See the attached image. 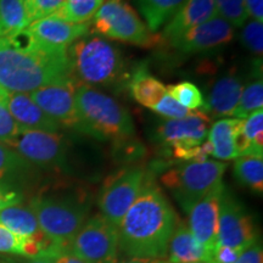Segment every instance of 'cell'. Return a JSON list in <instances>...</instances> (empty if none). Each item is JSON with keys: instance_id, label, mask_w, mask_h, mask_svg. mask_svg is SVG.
Instances as JSON below:
<instances>
[{"instance_id": "6da1fadb", "label": "cell", "mask_w": 263, "mask_h": 263, "mask_svg": "<svg viewBox=\"0 0 263 263\" xmlns=\"http://www.w3.org/2000/svg\"><path fill=\"white\" fill-rule=\"evenodd\" d=\"M177 215L159 186L145 179L143 189L118 226V246L128 257L163 259Z\"/></svg>"}, {"instance_id": "7a4b0ae2", "label": "cell", "mask_w": 263, "mask_h": 263, "mask_svg": "<svg viewBox=\"0 0 263 263\" xmlns=\"http://www.w3.org/2000/svg\"><path fill=\"white\" fill-rule=\"evenodd\" d=\"M72 77L67 50L42 47L26 31L0 38V88L11 93L32 91Z\"/></svg>"}, {"instance_id": "3957f363", "label": "cell", "mask_w": 263, "mask_h": 263, "mask_svg": "<svg viewBox=\"0 0 263 263\" xmlns=\"http://www.w3.org/2000/svg\"><path fill=\"white\" fill-rule=\"evenodd\" d=\"M81 133L100 140L124 141L136 136L133 118L115 99L78 84L74 91Z\"/></svg>"}, {"instance_id": "277c9868", "label": "cell", "mask_w": 263, "mask_h": 263, "mask_svg": "<svg viewBox=\"0 0 263 263\" xmlns=\"http://www.w3.org/2000/svg\"><path fill=\"white\" fill-rule=\"evenodd\" d=\"M72 77L81 84L111 85L123 76V60L112 43L84 35L67 49Z\"/></svg>"}, {"instance_id": "5b68a950", "label": "cell", "mask_w": 263, "mask_h": 263, "mask_svg": "<svg viewBox=\"0 0 263 263\" xmlns=\"http://www.w3.org/2000/svg\"><path fill=\"white\" fill-rule=\"evenodd\" d=\"M29 209L45 238L62 250H67L88 219L89 212V206L83 199L72 195L35 196L29 202Z\"/></svg>"}, {"instance_id": "8992f818", "label": "cell", "mask_w": 263, "mask_h": 263, "mask_svg": "<svg viewBox=\"0 0 263 263\" xmlns=\"http://www.w3.org/2000/svg\"><path fill=\"white\" fill-rule=\"evenodd\" d=\"M226 170L227 163L219 161H190L164 173L161 182L188 213L196 202L221 185Z\"/></svg>"}, {"instance_id": "52a82bcc", "label": "cell", "mask_w": 263, "mask_h": 263, "mask_svg": "<svg viewBox=\"0 0 263 263\" xmlns=\"http://www.w3.org/2000/svg\"><path fill=\"white\" fill-rule=\"evenodd\" d=\"M211 118L205 111H193L183 118L167 120L157 128L160 143L170 150L176 159L203 161L212 154L209 136Z\"/></svg>"}, {"instance_id": "ba28073f", "label": "cell", "mask_w": 263, "mask_h": 263, "mask_svg": "<svg viewBox=\"0 0 263 263\" xmlns=\"http://www.w3.org/2000/svg\"><path fill=\"white\" fill-rule=\"evenodd\" d=\"M91 32L140 47L153 43L149 28L126 0H104L93 17Z\"/></svg>"}, {"instance_id": "9c48e42d", "label": "cell", "mask_w": 263, "mask_h": 263, "mask_svg": "<svg viewBox=\"0 0 263 263\" xmlns=\"http://www.w3.org/2000/svg\"><path fill=\"white\" fill-rule=\"evenodd\" d=\"M118 250L117 227L101 215L88 218L67 248L89 263H116Z\"/></svg>"}, {"instance_id": "30bf717a", "label": "cell", "mask_w": 263, "mask_h": 263, "mask_svg": "<svg viewBox=\"0 0 263 263\" xmlns=\"http://www.w3.org/2000/svg\"><path fill=\"white\" fill-rule=\"evenodd\" d=\"M33 167L58 170L66 166L67 145L59 133L25 129L8 144Z\"/></svg>"}, {"instance_id": "8fae6325", "label": "cell", "mask_w": 263, "mask_h": 263, "mask_svg": "<svg viewBox=\"0 0 263 263\" xmlns=\"http://www.w3.org/2000/svg\"><path fill=\"white\" fill-rule=\"evenodd\" d=\"M146 179L140 167L123 170L105 183L98 199L100 215L118 228L121 221L133 205Z\"/></svg>"}, {"instance_id": "7c38bea8", "label": "cell", "mask_w": 263, "mask_h": 263, "mask_svg": "<svg viewBox=\"0 0 263 263\" xmlns=\"http://www.w3.org/2000/svg\"><path fill=\"white\" fill-rule=\"evenodd\" d=\"M76 87L77 82L74 78H68L44 85L29 93V97L60 127L81 132V122L76 107Z\"/></svg>"}, {"instance_id": "4fadbf2b", "label": "cell", "mask_w": 263, "mask_h": 263, "mask_svg": "<svg viewBox=\"0 0 263 263\" xmlns=\"http://www.w3.org/2000/svg\"><path fill=\"white\" fill-rule=\"evenodd\" d=\"M256 240L257 233L251 217L224 186L219 202L218 244L245 250Z\"/></svg>"}, {"instance_id": "5bb4252c", "label": "cell", "mask_w": 263, "mask_h": 263, "mask_svg": "<svg viewBox=\"0 0 263 263\" xmlns=\"http://www.w3.org/2000/svg\"><path fill=\"white\" fill-rule=\"evenodd\" d=\"M129 89L134 100L166 117L167 120L183 118L192 112L177 103L168 94L167 88L159 80L149 74L145 68H138L132 74Z\"/></svg>"}, {"instance_id": "9a60e30c", "label": "cell", "mask_w": 263, "mask_h": 263, "mask_svg": "<svg viewBox=\"0 0 263 263\" xmlns=\"http://www.w3.org/2000/svg\"><path fill=\"white\" fill-rule=\"evenodd\" d=\"M234 37V27L219 15L196 26L170 43L182 54H195L228 44Z\"/></svg>"}, {"instance_id": "2e32d148", "label": "cell", "mask_w": 263, "mask_h": 263, "mask_svg": "<svg viewBox=\"0 0 263 263\" xmlns=\"http://www.w3.org/2000/svg\"><path fill=\"white\" fill-rule=\"evenodd\" d=\"M223 188L224 185L222 183L196 202L188 212L190 232L210 254L218 244V215Z\"/></svg>"}, {"instance_id": "e0dca14e", "label": "cell", "mask_w": 263, "mask_h": 263, "mask_svg": "<svg viewBox=\"0 0 263 263\" xmlns=\"http://www.w3.org/2000/svg\"><path fill=\"white\" fill-rule=\"evenodd\" d=\"M25 31L42 47L67 50L71 44L89 33L90 24H70L51 15L32 22Z\"/></svg>"}, {"instance_id": "ac0fdd59", "label": "cell", "mask_w": 263, "mask_h": 263, "mask_svg": "<svg viewBox=\"0 0 263 263\" xmlns=\"http://www.w3.org/2000/svg\"><path fill=\"white\" fill-rule=\"evenodd\" d=\"M213 0H185L163 28L162 37L171 43L189 29L217 16Z\"/></svg>"}, {"instance_id": "d6986e66", "label": "cell", "mask_w": 263, "mask_h": 263, "mask_svg": "<svg viewBox=\"0 0 263 263\" xmlns=\"http://www.w3.org/2000/svg\"><path fill=\"white\" fill-rule=\"evenodd\" d=\"M6 105L11 116L24 130H44L58 133L61 129L60 124L51 120L32 100L28 93L6 91Z\"/></svg>"}, {"instance_id": "ffe728a7", "label": "cell", "mask_w": 263, "mask_h": 263, "mask_svg": "<svg viewBox=\"0 0 263 263\" xmlns=\"http://www.w3.org/2000/svg\"><path fill=\"white\" fill-rule=\"evenodd\" d=\"M242 88L244 81L239 73L229 72L224 74L211 88L205 110L210 111L216 117L232 116V112L239 103Z\"/></svg>"}, {"instance_id": "44dd1931", "label": "cell", "mask_w": 263, "mask_h": 263, "mask_svg": "<svg viewBox=\"0 0 263 263\" xmlns=\"http://www.w3.org/2000/svg\"><path fill=\"white\" fill-rule=\"evenodd\" d=\"M168 263L209 262L210 251L197 241L189 227L183 222H177L167 249Z\"/></svg>"}, {"instance_id": "7402d4cb", "label": "cell", "mask_w": 263, "mask_h": 263, "mask_svg": "<svg viewBox=\"0 0 263 263\" xmlns=\"http://www.w3.org/2000/svg\"><path fill=\"white\" fill-rule=\"evenodd\" d=\"M242 122L244 120L241 118H223L212 124L207 136L212 147L211 155L222 161L238 157L236 139L242 128Z\"/></svg>"}, {"instance_id": "603a6c76", "label": "cell", "mask_w": 263, "mask_h": 263, "mask_svg": "<svg viewBox=\"0 0 263 263\" xmlns=\"http://www.w3.org/2000/svg\"><path fill=\"white\" fill-rule=\"evenodd\" d=\"M0 224L16 234L33 239L45 245H52L42 233L37 218L29 206L21 203L5 207L0 211Z\"/></svg>"}, {"instance_id": "cb8c5ba5", "label": "cell", "mask_w": 263, "mask_h": 263, "mask_svg": "<svg viewBox=\"0 0 263 263\" xmlns=\"http://www.w3.org/2000/svg\"><path fill=\"white\" fill-rule=\"evenodd\" d=\"M58 249L54 245H45L35 240L21 236L0 224V254L18 256V257H47Z\"/></svg>"}, {"instance_id": "d4e9b609", "label": "cell", "mask_w": 263, "mask_h": 263, "mask_svg": "<svg viewBox=\"0 0 263 263\" xmlns=\"http://www.w3.org/2000/svg\"><path fill=\"white\" fill-rule=\"evenodd\" d=\"M239 156L263 157V110H257L246 117L236 139Z\"/></svg>"}, {"instance_id": "484cf974", "label": "cell", "mask_w": 263, "mask_h": 263, "mask_svg": "<svg viewBox=\"0 0 263 263\" xmlns=\"http://www.w3.org/2000/svg\"><path fill=\"white\" fill-rule=\"evenodd\" d=\"M32 168L33 166L22 159L15 150L0 143V186L17 190L15 185L24 179Z\"/></svg>"}, {"instance_id": "4316f807", "label": "cell", "mask_w": 263, "mask_h": 263, "mask_svg": "<svg viewBox=\"0 0 263 263\" xmlns=\"http://www.w3.org/2000/svg\"><path fill=\"white\" fill-rule=\"evenodd\" d=\"M29 25L25 0H0V38L18 34Z\"/></svg>"}, {"instance_id": "83f0119b", "label": "cell", "mask_w": 263, "mask_h": 263, "mask_svg": "<svg viewBox=\"0 0 263 263\" xmlns=\"http://www.w3.org/2000/svg\"><path fill=\"white\" fill-rule=\"evenodd\" d=\"M185 0H137L141 15L150 32L159 31L161 26L170 21Z\"/></svg>"}, {"instance_id": "f1b7e54d", "label": "cell", "mask_w": 263, "mask_h": 263, "mask_svg": "<svg viewBox=\"0 0 263 263\" xmlns=\"http://www.w3.org/2000/svg\"><path fill=\"white\" fill-rule=\"evenodd\" d=\"M234 176L242 185L252 192H263V157L239 156L234 162Z\"/></svg>"}, {"instance_id": "f546056e", "label": "cell", "mask_w": 263, "mask_h": 263, "mask_svg": "<svg viewBox=\"0 0 263 263\" xmlns=\"http://www.w3.org/2000/svg\"><path fill=\"white\" fill-rule=\"evenodd\" d=\"M104 0H65L52 16L70 24H89Z\"/></svg>"}, {"instance_id": "4dcf8cb0", "label": "cell", "mask_w": 263, "mask_h": 263, "mask_svg": "<svg viewBox=\"0 0 263 263\" xmlns=\"http://www.w3.org/2000/svg\"><path fill=\"white\" fill-rule=\"evenodd\" d=\"M263 107V82L262 74L257 76L254 81L244 85L239 103L232 112L235 118L245 120L255 111L261 110Z\"/></svg>"}, {"instance_id": "1f68e13d", "label": "cell", "mask_w": 263, "mask_h": 263, "mask_svg": "<svg viewBox=\"0 0 263 263\" xmlns=\"http://www.w3.org/2000/svg\"><path fill=\"white\" fill-rule=\"evenodd\" d=\"M167 91L174 100L189 111H196L200 108L205 110V100L199 88L192 82H180V83L168 85Z\"/></svg>"}, {"instance_id": "d6a6232c", "label": "cell", "mask_w": 263, "mask_h": 263, "mask_svg": "<svg viewBox=\"0 0 263 263\" xmlns=\"http://www.w3.org/2000/svg\"><path fill=\"white\" fill-rule=\"evenodd\" d=\"M217 14L228 21L233 27H241L248 20L244 0H213Z\"/></svg>"}, {"instance_id": "836d02e7", "label": "cell", "mask_w": 263, "mask_h": 263, "mask_svg": "<svg viewBox=\"0 0 263 263\" xmlns=\"http://www.w3.org/2000/svg\"><path fill=\"white\" fill-rule=\"evenodd\" d=\"M240 39L242 45L256 57H262L263 52V22L250 20L241 26Z\"/></svg>"}, {"instance_id": "e575fe53", "label": "cell", "mask_w": 263, "mask_h": 263, "mask_svg": "<svg viewBox=\"0 0 263 263\" xmlns=\"http://www.w3.org/2000/svg\"><path fill=\"white\" fill-rule=\"evenodd\" d=\"M24 130L10 114L6 105V90L0 88V143L8 144Z\"/></svg>"}, {"instance_id": "d590c367", "label": "cell", "mask_w": 263, "mask_h": 263, "mask_svg": "<svg viewBox=\"0 0 263 263\" xmlns=\"http://www.w3.org/2000/svg\"><path fill=\"white\" fill-rule=\"evenodd\" d=\"M65 0H25L26 11H27L29 22L48 17L58 11L64 4Z\"/></svg>"}, {"instance_id": "8d00e7d4", "label": "cell", "mask_w": 263, "mask_h": 263, "mask_svg": "<svg viewBox=\"0 0 263 263\" xmlns=\"http://www.w3.org/2000/svg\"><path fill=\"white\" fill-rule=\"evenodd\" d=\"M242 251H244L242 249L217 244L216 248L210 254V258L207 263H233L241 255Z\"/></svg>"}, {"instance_id": "74e56055", "label": "cell", "mask_w": 263, "mask_h": 263, "mask_svg": "<svg viewBox=\"0 0 263 263\" xmlns=\"http://www.w3.org/2000/svg\"><path fill=\"white\" fill-rule=\"evenodd\" d=\"M233 263H263L262 245L256 240Z\"/></svg>"}, {"instance_id": "f35d334b", "label": "cell", "mask_w": 263, "mask_h": 263, "mask_svg": "<svg viewBox=\"0 0 263 263\" xmlns=\"http://www.w3.org/2000/svg\"><path fill=\"white\" fill-rule=\"evenodd\" d=\"M22 195L18 190H12L0 186V211L5 207L21 203Z\"/></svg>"}, {"instance_id": "ab89813d", "label": "cell", "mask_w": 263, "mask_h": 263, "mask_svg": "<svg viewBox=\"0 0 263 263\" xmlns=\"http://www.w3.org/2000/svg\"><path fill=\"white\" fill-rule=\"evenodd\" d=\"M48 258L51 259L52 263H89L84 259H82L73 254H71L67 250L57 249L51 252L50 255L47 256Z\"/></svg>"}, {"instance_id": "60d3db41", "label": "cell", "mask_w": 263, "mask_h": 263, "mask_svg": "<svg viewBox=\"0 0 263 263\" xmlns=\"http://www.w3.org/2000/svg\"><path fill=\"white\" fill-rule=\"evenodd\" d=\"M244 3L249 17L263 22V0H244Z\"/></svg>"}, {"instance_id": "b9f144b4", "label": "cell", "mask_w": 263, "mask_h": 263, "mask_svg": "<svg viewBox=\"0 0 263 263\" xmlns=\"http://www.w3.org/2000/svg\"><path fill=\"white\" fill-rule=\"evenodd\" d=\"M3 263H52L50 258L48 257H17V258H6Z\"/></svg>"}, {"instance_id": "7bdbcfd3", "label": "cell", "mask_w": 263, "mask_h": 263, "mask_svg": "<svg viewBox=\"0 0 263 263\" xmlns=\"http://www.w3.org/2000/svg\"><path fill=\"white\" fill-rule=\"evenodd\" d=\"M116 263H167V261H163V259H144L129 257L128 259H123V261H116Z\"/></svg>"}, {"instance_id": "ee69618b", "label": "cell", "mask_w": 263, "mask_h": 263, "mask_svg": "<svg viewBox=\"0 0 263 263\" xmlns=\"http://www.w3.org/2000/svg\"><path fill=\"white\" fill-rule=\"evenodd\" d=\"M192 263H206V262H192Z\"/></svg>"}, {"instance_id": "f6af8a7d", "label": "cell", "mask_w": 263, "mask_h": 263, "mask_svg": "<svg viewBox=\"0 0 263 263\" xmlns=\"http://www.w3.org/2000/svg\"><path fill=\"white\" fill-rule=\"evenodd\" d=\"M0 263H3V262H2V261H0Z\"/></svg>"}, {"instance_id": "bcb514c9", "label": "cell", "mask_w": 263, "mask_h": 263, "mask_svg": "<svg viewBox=\"0 0 263 263\" xmlns=\"http://www.w3.org/2000/svg\"><path fill=\"white\" fill-rule=\"evenodd\" d=\"M167 263H168V262H167Z\"/></svg>"}]
</instances>
